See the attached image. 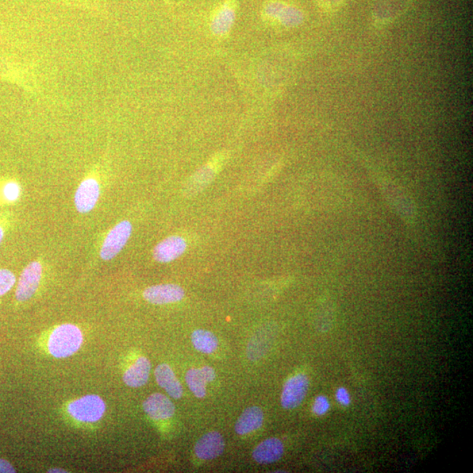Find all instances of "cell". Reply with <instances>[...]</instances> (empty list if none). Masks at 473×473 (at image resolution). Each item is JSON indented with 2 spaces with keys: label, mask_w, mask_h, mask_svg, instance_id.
Masks as SVG:
<instances>
[{
  "label": "cell",
  "mask_w": 473,
  "mask_h": 473,
  "mask_svg": "<svg viewBox=\"0 0 473 473\" xmlns=\"http://www.w3.org/2000/svg\"><path fill=\"white\" fill-rule=\"evenodd\" d=\"M49 472H52V473H63V472H68L66 470H64V469H61V468H53L50 469Z\"/></svg>",
  "instance_id": "cell-24"
},
{
  "label": "cell",
  "mask_w": 473,
  "mask_h": 473,
  "mask_svg": "<svg viewBox=\"0 0 473 473\" xmlns=\"http://www.w3.org/2000/svg\"><path fill=\"white\" fill-rule=\"evenodd\" d=\"M336 399L337 402L343 406H349L352 402L351 395H350L348 390L345 387L337 388Z\"/></svg>",
  "instance_id": "cell-22"
},
{
  "label": "cell",
  "mask_w": 473,
  "mask_h": 473,
  "mask_svg": "<svg viewBox=\"0 0 473 473\" xmlns=\"http://www.w3.org/2000/svg\"><path fill=\"white\" fill-rule=\"evenodd\" d=\"M224 437L220 433L211 432L203 434L195 445V454L202 460H213L225 451Z\"/></svg>",
  "instance_id": "cell-7"
},
{
  "label": "cell",
  "mask_w": 473,
  "mask_h": 473,
  "mask_svg": "<svg viewBox=\"0 0 473 473\" xmlns=\"http://www.w3.org/2000/svg\"><path fill=\"white\" fill-rule=\"evenodd\" d=\"M191 342L197 351L210 355L218 349V337L205 330H195L191 334Z\"/></svg>",
  "instance_id": "cell-17"
},
{
  "label": "cell",
  "mask_w": 473,
  "mask_h": 473,
  "mask_svg": "<svg viewBox=\"0 0 473 473\" xmlns=\"http://www.w3.org/2000/svg\"><path fill=\"white\" fill-rule=\"evenodd\" d=\"M106 410L105 402L96 395L83 396L68 405V412L72 418L84 424L98 422L105 414Z\"/></svg>",
  "instance_id": "cell-2"
},
{
  "label": "cell",
  "mask_w": 473,
  "mask_h": 473,
  "mask_svg": "<svg viewBox=\"0 0 473 473\" xmlns=\"http://www.w3.org/2000/svg\"><path fill=\"white\" fill-rule=\"evenodd\" d=\"M263 422L264 414L260 407H249L238 417L235 424V432L240 436L256 432L263 426Z\"/></svg>",
  "instance_id": "cell-15"
},
{
  "label": "cell",
  "mask_w": 473,
  "mask_h": 473,
  "mask_svg": "<svg viewBox=\"0 0 473 473\" xmlns=\"http://www.w3.org/2000/svg\"><path fill=\"white\" fill-rule=\"evenodd\" d=\"M3 193L7 201L14 202L20 198L21 188L18 183L10 182L4 187Z\"/></svg>",
  "instance_id": "cell-21"
},
{
  "label": "cell",
  "mask_w": 473,
  "mask_h": 473,
  "mask_svg": "<svg viewBox=\"0 0 473 473\" xmlns=\"http://www.w3.org/2000/svg\"><path fill=\"white\" fill-rule=\"evenodd\" d=\"M14 467L11 465L9 461L0 459V473H14Z\"/></svg>",
  "instance_id": "cell-23"
},
{
  "label": "cell",
  "mask_w": 473,
  "mask_h": 473,
  "mask_svg": "<svg viewBox=\"0 0 473 473\" xmlns=\"http://www.w3.org/2000/svg\"><path fill=\"white\" fill-rule=\"evenodd\" d=\"M235 16V6L232 1L223 4L215 11L213 26L216 33L224 34L232 26Z\"/></svg>",
  "instance_id": "cell-16"
},
{
  "label": "cell",
  "mask_w": 473,
  "mask_h": 473,
  "mask_svg": "<svg viewBox=\"0 0 473 473\" xmlns=\"http://www.w3.org/2000/svg\"><path fill=\"white\" fill-rule=\"evenodd\" d=\"M214 172L210 168H203L192 176L186 186V194L194 195L205 188L213 180Z\"/></svg>",
  "instance_id": "cell-18"
},
{
  "label": "cell",
  "mask_w": 473,
  "mask_h": 473,
  "mask_svg": "<svg viewBox=\"0 0 473 473\" xmlns=\"http://www.w3.org/2000/svg\"><path fill=\"white\" fill-rule=\"evenodd\" d=\"M158 385L163 387L171 398L178 400L183 397V388L175 375L174 371L167 364L158 365L155 371Z\"/></svg>",
  "instance_id": "cell-13"
},
{
  "label": "cell",
  "mask_w": 473,
  "mask_h": 473,
  "mask_svg": "<svg viewBox=\"0 0 473 473\" xmlns=\"http://www.w3.org/2000/svg\"><path fill=\"white\" fill-rule=\"evenodd\" d=\"M284 445L278 438L272 437L261 442L253 449V457L258 464H268L276 462L282 459Z\"/></svg>",
  "instance_id": "cell-12"
},
{
  "label": "cell",
  "mask_w": 473,
  "mask_h": 473,
  "mask_svg": "<svg viewBox=\"0 0 473 473\" xmlns=\"http://www.w3.org/2000/svg\"><path fill=\"white\" fill-rule=\"evenodd\" d=\"M151 363L147 357H140L131 367L126 369L123 380L130 387H141L148 382Z\"/></svg>",
  "instance_id": "cell-14"
},
{
  "label": "cell",
  "mask_w": 473,
  "mask_h": 473,
  "mask_svg": "<svg viewBox=\"0 0 473 473\" xmlns=\"http://www.w3.org/2000/svg\"><path fill=\"white\" fill-rule=\"evenodd\" d=\"M132 232L133 226L129 221L125 220L118 223L116 226L111 230L108 235L103 241L100 257L103 260H113L125 248L131 235H132Z\"/></svg>",
  "instance_id": "cell-3"
},
{
  "label": "cell",
  "mask_w": 473,
  "mask_h": 473,
  "mask_svg": "<svg viewBox=\"0 0 473 473\" xmlns=\"http://www.w3.org/2000/svg\"><path fill=\"white\" fill-rule=\"evenodd\" d=\"M330 403L328 398L324 395H319L315 399L312 411L315 414L322 417L329 412Z\"/></svg>",
  "instance_id": "cell-20"
},
{
  "label": "cell",
  "mask_w": 473,
  "mask_h": 473,
  "mask_svg": "<svg viewBox=\"0 0 473 473\" xmlns=\"http://www.w3.org/2000/svg\"><path fill=\"white\" fill-rule=\"evenodd\" d=\"M41 276L42 266L38 261H33L23 270L16 290L19 302H26L32 297L39 288Z\"/></svg>",
  "instance_id": "cell-5"
},
{
  "label": "cell",
  "mask_w": 473,
  "mask_h": 473,
  "mask_svg": "<svg viewBox=\"0 0 473 473\" xmlns=\"http://www.w3.org/2000/svg\"><path fill=\"white\" fill-rule=\"evenodd\" d=\"M83 342L82 330L78 326L64 324L57 326L50 334L48 350L56 359H64L75 355Z\"/></svg>",
  "instance_id": "cell-1"
},
{
  "label": "cell",
  "mask_w": 473,
  "mask_h": 473,
  "mask_svg": "<svg viewBox=\"0 0 473 473\" xmlns=\"http://www.w3.org/2000/svg\"><path fill=\"white\" fill-rule=\"evenodd\" d=\"M185 295L183 288L176 284H161L149 287L144 291L143 297L152 305H163L182 301Z\"/></svg>",
  "instance_id": "cell-6"
},
{
  "label": "cell",
  "mask_w": 473,
  "mask_h": 473,
  "mask_svg": "<svg viewBox=\"0 0 473 473\" xmlns=\"http://www.w3.org/2000/svg\"><path fill=\"white\" fill-rule=\"evenodd\" d=\"M16 283V277L7 269H0V296L9 293Z\"/></svg>",
  "instance_id": "cell-19"
},
{
  "label": "cell",
  "mask_w": 473,
  "mask_h": 473,
  "mask_svg": "<svg viewBox=\"0 0 473 473\" xmlns=\"http://www.w3.org/2000/svg\"><path fill=\"white\" fill-rule=\"evenodd\" d=\"M3 238H4V230L1 228V227H0V243H1Z\"/></svg>",
  "instance_id": "cell-25"
},
{
  "label": "cell",
  "mask_w": 473,
  "mask_h": 473,
  "mask_svg": "<svg viewBox=\"0 0 473 473\" xmlns=\"http://www.w3.org/2000/svg\"><path fill=\"white\" fill-rule=\"evenodd\" d=\"M310 380L305 374L295 375L284 385L280 403L285 410H294L302 405L309 391Z\"/></svg>",
  "instance_id": "cell-4"
},
{
  "label": "cell",
  "mask_w": 473,
  "mask_h": 473,
  "mask_svg": "<svg viewBox=\"0 0 473 473\" xmlns=\"http://www.w3.org/2000/svg\"><path fill=\"white\" fill-rule=\"evenodd\" d=\"M216 378V372L210 367L203 368H191L186 372L185 380L188 388L195 397L205 398L206 395V384Z\"/></svg>",
  "instance_id": "cell-11"
},
{
  "label": "cell",
  "mask_w": 473,
  "mask_h": 473,
  "mask_svg": "<svg viewBox=\"0 0 473 473\" xmlns=\"http://www.w3.org/2000/svg\"><path fill=\"white\" fill-rule=\"evenodd\" d=\"M187 248V243L183 238L171 236L160 242L153 249V258L160 263H168L178 259Z\"/></svg>",
  "instance_id": "cell-10"
},
{
  "label": "cell",
  "mask_w": 473,
  "mask_h": 473,
  "mask_svg": "<svg viewBox=\"0 0 473 473\" xmlns=\"http://www.w3.org/2000/svg\"><path fill=\"white\" fill-rule=\"evenodd\" d=\"M143 410L153 420L163 421L171 418L176 407L171 400L163 394H153L143 402Z\"/></svg>",
  "instance_id": "cell-9"
},
{
  "label": "cell",
  "mask_w": 473,
  "mask_h": 473,
  "mask_svg": "<svg viewBox=\"0 0 473 473\" xmlns=\"http://www.w3.org/2000/svg\"><path fill=\"white\" fill-rule=\"evenodd\" d=\"M100 195L99 184L93 178H88L81 183L75 195V205L80 213H90L94 209Z\"/></svg>",
  "instance_id": "cell-8"
}]
</instances>
